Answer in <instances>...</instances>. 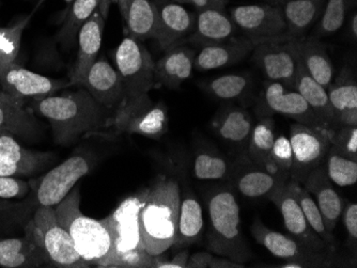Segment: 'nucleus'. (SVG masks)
<instances>
[{
	"label": "nucleus",
	"instance_id": "obj_1",
	"mask_svg": "<svg viewBox=\"0 0 357 268\" xmlns=\"http://www.w3.org/2000/svg\"><path fill=\"white\" fill-rule=\"evenodd\" d=\"M29 109L45 118L58 145L76 143L82 137L101 135L109 129L114 113L102 106L85 89L32 99Z\"/></svg>",
	"mask_w": 357,
	"mask_h": 268
},
{
	"label": "nucleus",
	"instance_id": "obj_2",
	"mask_svg": "<svg viewBox=\"0 0 357 268\" xmlns=\"http://www.w3.org/2000/svg\"><path fill=\"white\" fill-rule=\"evenodd\" d=\"M180 186L176 180L160 175L148 188L139 213L142 248L150 255H162L174 247L181 205Z\"/></svg>",
	"mask_w": 357,
	"mask_h": 268
},
{
	"label": "nucleus",
	"instance_id": "obj_3",
	"mask_svg": "<svg viewBox=\"0 0 357 268\" xmlns=\"http://www.w3.org/2000/svg\"><path fill=\"white\" fill-rule=\"evenodd\" d=\"M208 249L220 257L245 264L252 258L242 233L241 207L229 188L212 191L208 199Z\"/></svg>",
	"mask_w": 357,
	"mask_h": 268
},
{
	"label": "nucleus",
	"instance_id": "obj_4",
	"mask_svg": "<svg viewBox=\"0 0 357 268\" xmlns=\"http://www.w3.org/2000/svg\"><path fill=\"white\" fill-rule=\"evenodd\" d=\"M58 223L69 232L76 251L88 265L102 267L112 250V237L103 220L87 217L80 211L79 188L74 187L56 205Z\"/></svg>",
	"mask_w": 357,
	"mask_h": 268
},
{
	"label": "nucleus",
	"instance_id": "obj_5",
	"mask_svg": "<svg viewBox=\"0 0 357 268\" xmlns=\"http://www.w3.org/2000/svg\"><path fill=\"white\" fill-rule=\"evenodd\" d=\"M26 233L33 237L47 260L48 266L63 268L89 267L78 252L69 232L58 223L55 207L36 209L26 226Z\"/></svg>",
	"mask_w": 357,
	"mask_h": 268
},
{
	"label": "nucleus",
	"instance_id": "obj_6",
	"mask_svg": "<svg viewBox=\"0 0 357 268\" xmlns=\"http://www.w3.org/2000/svg\"><path fill=\"white\" fill-rule=\"evenodd\" d=\"M114 57L123 84V101L137 99L156 88L155 63L142 42L128 36L114 52Z\"/></svg>",
	"mask_w": 357,
	"mask_h": 268
},
{
	"label": "nucleus",
	"instance_id": "obj_7",
	"mask_svg": "<svg viewBox=\"0 0 357 268\" xmlns=\"http://www.w3.org/2000/svg\"><path fill=\"white\" fill-rule=\"evenodd\" d=\"M109 129L117 135L126 133L160 139L168 131L167 108L160 102L154 103L149 94L123 101L112 115Z\"/></svg>",
	"mask_w": 357,
	"mask_h": 268
},
{
	"label": "nucleus",
	"instance_id": "obj_8",
	"mask_svg": "<svg viewBox=\"0 0 357 268\" xmlns=\"http://www.w3.org/2000/svg\"><path fill=\"white\" fill-rule=\"evenodd\" d=\"M252 61L268 81L294 89L298 63L294 37L284 35L264 40L252 51Z\"/></svg>",
	"mask_w": 357,
	"mask_h": 268
},
{
	"label": "nucleus",
	"instance_id": "obj_9",
	"mask_svg": "<svg viewBox=\"0 0 357 268\" xmlns=\"http://www.w3.org/2000/svg\"><path fill=\"white\" fill-rule=\"evenodd\" d=\"M326 129L298 122L291 125L289 140L294 153L291 180L303 184L312 170L324 163L331 147Z\"/></svg>",
	"mask_w": 357,
	"mask_h": 268
},
{
	"label": "nucleus",
	"instance_id": "obj_10",
	"mask_svg": "<svg viewBox=\"0 0 357 268\" xmlns=\"http://www.w3.org/2000/svg\"><path fill=\"white\" fill-rule=\"evenodd\" d=\"M92 161L84 154H75L47 172L36 187L38 207H56L67 197L77 182L91 170Z\"/></svg>",
	"mask_w": 357,
	"mask_h": 268
},
{
	"label": "nucleus",
	"instance_id": "obj_11",
	"mask_svg": "<svg viewBox=\"0 0 357 268\" xmlns=\"http://www.w3.org/2000/svg\"><path fill=\"white\" fill-rule=\"evenodd\" d=\"M255 241L264 246L274 257L286 262H298L304 267H320L328 265L332 252H318L308 249L302 244L280 232L268 229L261 220L256 219L252 226Z\"/></svg>",
	"mask_w": 357,
	"mask_h": 268
},
{
	"label": "nucleus",
	"instance_id": "obj_12",
	"mask_svg": "<svg viewBox=\"0 0 357 268\" xmlns=\"http://www.w3.org/2000/svg\"><path fill=\"white\" fill-rule=\"evenodd\" d=\"M0 85L3 90L16 99H39L53 95L72 86L71 81L40 75L17 65L16 62L0 65Z\"/></svg>",
	"mask_w": 357,
	"mask_h": 268
},
{
	"label": "nucleus",
	"instance_id": "obj_13",
	"mask_svg": "<svg viewBox=\"0 0 357 268\" xmlns=\"http://www.w3.org/2000/svg\"><path fill=\"white\" fill-rule=\"evenodd\" d=\"M260 110L266 111L264 116H268V113H280L296 120L298 123L312 127L328 129L296 90L291 89L280 83L266 81L264 84L260 99Z\"/></svg>",
	"mask_w": 357,
	"mask_h": 268
},
{
	"label": "nucleus",
	"instance_id": "obj_14",
	"mask_svg": "<svg viewBox=\"0 0 357 268\" xmlns=\"http://www.w3.org/2000/svg\"><path fill=\"white\" fill-rule=\"evenodd\" d=\"M147 191L148 188L137 195L126 198L115 211L102 219L112 234L114 244L112 251L142 248L139 231V213L146 199Z\"/></svg>",
	"mask_w": 357,
	"mask_h": 268
},
{
	"label": "nucleus",
	"instance_id": "obj_15",
	"mask_svg": "<svg viewBox=\"0 0 357 268\" xmlns=\"http://www.w3.org/2000/svg\"><path fill=\"white\" fill-rule=\"evenodd\" d=\"M236 28L246 37L270 39L286 35L287 25L282 6L248 5L234 8L230 14Z\"/></svg>",
	"mask_w": 357,
	"mask_h": 268
},
{
	"label": "nucleus",
	"instance_id": "obj_16",
	"mask_svg": "<svg viewBox=\"0 0 357 268\" xmlns=\"http://www.w3.org/2000/svg\"><path fill=\"white\" fill-rule=\"evenodd\" d=\"M288 182V181H287ZM286 183L280 186L268 199L278 207L289 235L308 249L318 252H333L326 242L310 228L300 204Z\"/></svg>",
	"mask_w": 357,
	"mask_h": 268
},
{
	"label": "nucleus",
	"instance_id": "obj_17",
	"mask_svg": "<svg viewBox=\"0 0 357 268\" xmlns=\"http://www.w3.org/2000/svg\"><path fill=\"white\" fill-rule=\"evenodd\" d=\"M232 183L236 191L246 198H270L288 180L275 175L266 168L257 165L248 156L232 164Z\"/></svg>",
	"mask_w": 357,
	"mask_h": 268
},
{
	"label": "nucleus",
	"instance_id": "obj_18",
	"mask_svg": "<svg viewBox=\"0 0 357 268\" xmlns=\"http://www.w3.org/2000/svg\"><path fill=\"white\" fill-rule=\"evenodd\" d=\"M105 19L98 8L80 28L77 35V57L70 75L72 86L83 87L88 71L98 59L103 41Z\"/></svg>",
	"mask_w": 357,
	"mask_h": 268
},
{
	"label": "nucleus",
	"instance_id": "obj_19",
	"mask_svg": "<svg viewBox=\"0 0 357 268\" xmlns=\"http://www.w3.org/2000/svg\"><path fill=\"white\" fill-rule=\"evenodd\" d=\"M83 87L98 103L112 113H115L123 102L124 89L121 77L103 56L96 59L90 68Z\"/></svg>",
	"mask_w": 357,
	"mask_h": 268
},
{
	"label": "nucleus",
	"instance_id": "obj_20",
	"mask_svg": "<svg viewBox=\"0 0 357 268\" xmlns=\"http://www.w3.org/2000/svg\"><path fill=\"white\" fill-rule=\"evenodd\" d=\"M266 39L244 37L231 38L222 43L202 47L195 57L194 68L199 71H210L229 67L245 59L256 46Z\"/></svg>",
	"mask_w": 357,
	"mask_h": 268
},
{
	"label": "nucleus",
	"instance_id": "obj_21",
	"mask_svg": "<svg viewBox=\"0 0 357 268\" xmlns=\"http://www.w3.org/2000/svg\"><path fill=\"white\" fill-rule=\"evenodd\" d=\"M158 7V30L155 40L164 52L181 45L192 33L195 19L180 3H164Z\"/></svg>",
	"mask_w": 357,
	"mask_h": 268
},
{
	"label": "nucleus",
	"instance_id": "obj_22",
	"mask_svg": "<svg viewBox=\"0 0 357 268\" xmlns=\"http://www.w3.org/2000/svg\"><path fill=\"white\" fill-rule=\"evenodd\" d=\"M302 185L310 191V195L314 196L324 223L328 231L333 233L339 218L342 215L344 202L328 179L324 164L312 170Z\"/></svg>",
	"mask_w": 357,
	"mask_h": 268
},
{
	"label": "nucleus",
	"instance_id": "obj_23",
	"mask_svg": "<svg viewBox=\"0 0 357 268\" xmlns=\"http://www.w3.org/2000/svg\"><path fill=\"white\" fill-rule=\"evenodd\" d=\"M236 31V24L225 9L199 10L195 19L194 29L185 42L202 49L231 39Z\"/></svg>",
	"mask_w": 357,
	"mask_h": 268
},
{
	"label": "nucleus",
	"instance_id": "obj_24",
	"mask_svg": "<svg viewBox=\"0 0 357 268\" xmlns=\"http://www.w3.org/2000/svg\"><path fill=\"white\" fill-rule=\"evenodd\" d=\"M119 6L128 37L138 41L155 39L158 7L151 0H112Z\"/></svg>",
	"mask_w": 357,
	"mask_h": 268
},
{
	"label": "nucleus",
	"instance_id": "obj_25",
	"mask_svg": "<svg viewBox=\"0 0 357 268\" xmlns=\"http://www.w3.org/2000/svg\"><path fill=\"white\" fill-rule=\"evenodd\" d=\"M195 57V51L186 46L178 45L166 52L155 63L156 86H164L168 89L180 87L192 75Z\"/></svg>",
	"mask_w": 357,
	"mask_h": 268
},
{
	"label": "nucleus",
	"instance_id": "obj_26",
	"mask_svg": "<svg viewBox=\"0 0 357 268\" xmlns=\"http://www.w3.org/2000/svg\"><path fill=\"white\" fill-rule=\"evenodd\" d=\"M294 43L305 69L314 81L328 89L334 78V65L326 45L316 36L294 38Z\"/></svg>",
	"mask_w": 357,
	"mask_h": 268
},
{
	"label": "nucleus",
	"instance_id": "obj_27",
	"mask_svg": "<svg viewBox=\"0 0 357 268\" xmlns=\"http://www.w3.org/2000/svg\"><path fill=\"white\" fill-rule=\"evenodd\" d=\"M212 125L220 139L238 148L248 145L254 127L250 113L234 105L220 108Z\"/></svg>",
	"mask_w": 357,
	"mask_h": 268
},
{
	"label": "nucleus",
	"instance_id": "obj_28",
	"mask_svg": "<svg viewBox=\"0 0 357 268\" xmlns=\"http://www.w3.org/2000/svg\"><path fill=\"white\" fill-rule=\"evenodd\" d=\"M0 266L33 268L48 266L40 246L30 234L17 239H0Z\"/></svg>",
	"mask_w": 357,
	"mask_h": 268
},
{
	"label": "nucleus",
	"instance_id": "obj_29",
	"mask_svg": "<svg viewBox=\"0 0 357 268\" xmlns=\"http://www.w3.org/2000/svg\"><path fill=\"white\" fill-rule=\"evenodd\" d=\"M112 0H73L69 6L63 24L57 33V40L64 49H72L77 41L82 26L89 19L99 8L103 17L107 19Z\"/></svg>",
	"mask_w": 357,
	"mask_h": 268
},
{
	"label": "nucleus",
	"instance_id": "obj_30",
	"mask_svg": "<svg viewBox=\"0 0 357 268\" xmlns=\"http://www.w3.org/2000/svg\"><path fill=\"white\" fill-rule=\"evenodd\" d=\"M294 89L304 97L305 101L314 110V113L318 116L323 123L328 127L335 125L336 113L331 105L328 91L318 81H314L310 74L307 72L300 57H298V69L294 78Z\"/></svg>",
	"mask_w": 357,
	"mask_h": 268
},
{
	"label": "nucleus",
	"instance_id": "obj_31",
	"mask_svg": "<svg viewBox=\"0 0 357 268\" xmlns=\"http://www.w3.org/2000/svg\"><path fill=\"white\" fill-rule=\"evenodd\" d=\"M14 137L9 132L0 131V159L5 163L17 166L31 175L46 167L53 159L51 152L30 151L22 147Z\"/></svg>",
	"mask_w": 357,
	"mask_h": 268
},
{
	"label": "nucleus",
	"instance_id": "obj_32",
	"mask_svg": "<svg viewBox=\"0 0 357 268\" xmlns=\"http://www.w3.org/2000/svg\"><path fill=\"white\" fill-rule=\"evenodd\" d=\"M328 0H289L282 6L286 21V35L302 37L317 23Z\"/></svg>",
	"mask_w": 357,
	"mask_h": 268
},
{
	"label": "nucleus",
	"instance_id": "obj_33",
	"mask_svg": "<svg viewBox=\"0 0 357 268\" xmlns=\"http://www.w3.org/2000/svg\"><path fill=\"white\" fill-rule=\"evenodd\" d=\"M25 102L0 103V131L13 136L35 140L40 134V124L35 113L25 107Z\"/></svg>",
	"mask_w": 357,
	"mask_h": 268
},
{
	"label": "nucleus",
	"instance_id": "obj_34",
	"mask_svg": "<svg viewBox=\"0 0 357 268\" xmlns=\"http://www.w3.org/2000/svg\"><path fill=\"white\" fill-rule=\"evenodd\" d=\"M204 223V213L198 200L190 196L181 199L174 247H186L198 242Z\"/></svg>",
	"mask_w": 357,
	"mask_h": 268
},
{
	"label": "nucleus",
	"instance_id": "obj_35",
	"mask_svg": "<svg viewBox=\"0 0 357 268\" xmlns=\"http://www.w3.org/2000/svg\"><path fill=\"white\" fill-rule=\"evenodd\" d=\"M275 134L274 120L271 116H262L258 123L252 127L248 143V156L250 161L261 167L268 168V159L274 145Z\"/></svg>",
	"mask_w": 357,
	"mask_h": 268
},
{
	"label": "nucleus",
	"instance_id": "obj_36",
	"mask_svg": "<svg viewBox=\"0 0 357 268\" xmlns=\"http://www.w3.org/2000/svg\"><path fill=\"white\" fill-rule=\"evenodd\" d=\"M287 185L290 188L291 193L294 194L296 201L300 204L301 209H302L307 221L310 223V228L320 236L323 241L326 242V245L331 249L334 250V235L326 228L322 215H321L320 210H319L318 205H317L316 201L310 195V191H307L302 184L298 183L294 180L289 179Z\"/></svg>",
	"mask_w": 357,
	"mask_h": 268
},
{
	"label": "nucleus",
	"instance_id": "obj_37",
	"mask_svg": "<svg viewBox=\"0 0 357 268\" xmlns=\"http://www.w3.org/2000/svg\"><path fill=\"white\" fill-rule=\"evenodd\" d=\"M328 100L334 108L335 113L344 110L357 109V85L352 71L344 68L334 83H331L328 89Z\"/></svg>",
	"mask_w": 357,
	"mask_h": 268
},
{
	"label": "nucleus",
	"instance_id": "obj_38",
	"mask_svg": "<svg viewBox=\"0 0 357 268\" xmlns=\"http://www.w3.org/2000/svg\"><path fill=\"white\" fill-rule=\"evenodd\" d=\"M232 164L222 154L204 151L198 154L194 161L192 172L195 178L202 181L225 180L231 175Z\"/></svg>",
	"mask_w": 357,
	"mask_h": 268
},
{
	"label": "nucleus",
	"instance_id": "obj_39",
	"mask_svg": "<svg viewBox=\"0 0 357 268\" xmlns=\"http://www.w3.org/2000/svg\"><path fill=\"white\" fill-rule=\"evenodd\" d=\"M206 89L218 99L234 101L248 97L252 89V81L242 74H228L210 81Z\"/></svg>",
	"mask_w": 357,
	"mask_h": 268
},
{
	"label": "nucleus",
	"instance_id": "obj_40",
	"mask_svg": "<svg viewBox=\"0 0 357 268\" xmlns=\"http://www.w3.org/2000/svg\"><path fill=\"white\" fill-rule=\"evenodd\" d=\"M326 175L332 183L347 187L354 185L357 182V161L346 157L338 153L336 150L330 147L326 154Z\"/></svg>",
	"mask_w": 357,
	"mask_h": 268
},
{
	"label": "nucleus",
	"instance_id": "obj_41",
	"mask_svg": "<svg viewBox=\"0 0 357 268\" xmlns=\"http://www.w3.org/2000/svg\"><path fill=\"white\" fill-rule=\"evenodd\" d=\"M351 1L355 0H328L317 27L316 37H328L334 35L344 25L347 13L351 8Z\"/></svg>",
	"mask_w": 357,
	"mask_h": 268
},
{
	"label": "nucleus",
	"instance_id": "obj_42",
	"mask_svg": "<svg viewBox=\"0 0 357 268\" xmlns=\"http://www.w3.org/2000/svg\"><path fill=\"white\" fill-rule=\"evenodd\" d=\"M30 17L31 15L10 27H0V65L16 62L21 49L22 36Z\"/></svg>",
	"mask_w": 357,
	"mask_h": 268
},
{
	"label": "nucleus",
	"instance_id": "obj_43",
	"mask_svg": "<svg viewBox=\"0 0 357 268\" xmlns=\"http://www.w3.org/2000/svg\"><path fill=\"white\" fill-rule=\"evenodd\" d=\"M292 165H294V153H292L290 140L286 136H278L271 152L268 170L275 175L289 180Z\"/></svg>",
	"mask_w": 357,
	"mask_h": 268
},
{
	"label": "nucleus",
	"instance_id": "obj_44",
	"mask_svg": "<svg viewBox=\"0 0 357 268\" xmlns=\"http://www.w3.org/2000/svg\"><path fill=\"white\" fill-rule=\"evenodd\" d=\"M326 129L331 147L357 161V126L334 125Z\"/></svg>",
	"mask_w": 357,
	"mask_h": 268
},
{
	"label": "nucleus",
	"instance_id": "obj_45",
	"mask_svg": "<svg viewBox=\"0 0 357 268\" xmlns=\"http://www.w3.org/2000/svg\"><path fill=\"white\" fill-rule=\"evenodd\" d=\"M154 258L155 255H150L142 248L112 251L102 267H153Z\"/></svg>",
	"mask_w": 357,
	"mask_h": 268
},
{
	"label": "nucleus",
	"instance_id": "obj_46",
	"mask_svg": "<svg viewBox=\"0 0 357 268\" xmlns=\"http://www.w3.org/2000/svg\"><path fill=\"white\" fill-rule=\"evenodd\" d=\"M31 191V183L17 177L0 175V198L1 199H22Z\"/></svg>",
	"mask_w": 357,
	"mask_h": 268
},
{
	"label": "nucleus",
	"instance_id": "obj_47",
	"mask_svg": "<svg viewBox=\"0 0 357 268\" xmlns=\"http://www.w3.org/2000/svg\"><path fill=\"white\" fill-rule=\"evenodd\" d=\"M188 257H190V253H188V250H182V251L178 252L172 258V260L166 259L162 253V255H155V258H154L153 267L184 268L186 267V264H188Z\"/></svg>",
	"mask_w": 357,
	"mask_h": 268
},
{
	"label": "nucleus",
	"instance_id": "obj_48",
	"mask_svg": "<svg viewBox=\"0 0 357 268\" xmlns=\"http://www.w3.org/2000/svg\"><path fill=\"white\" fill-rule=\"evenodd\" d=\"M344 213V223L348 233L349 241L356 244L357 241V205L356 203H350L346 207Z\"/></svg>",
	"mask_w": 357,
	"mask_h": 268
},
{
	"label": "nucleus",
	"instance_id": "obj_49",
	"mask_svg": "<svg viewBox=\"0 0 357 268\" xmlns=\"http://www.w3.org/2000/svg\"><path fill=\"white\" fill-rule=\"evenodd\" d=\"M176 3H190L197 11L204 9H225L229 0H174Z\"/></svg>",
	"mask_w": 357,
	"mask_h": 268
},
{
	"label": "nucleus",
	"instance_id": "obj_50",
	"mask_svg": "<svg viewBox=\"0 0 357 268\" xmlns=\"http://www.w3.org/2000/svg\"><path fill=\"white\" fill-rule=\"evenodd\" d=\"M214 255L210 252H197L190 255L186 267L188 268H208L210 267L211 261Z\"/></svg>",
	"mask_w": 357,
	"mask_h": 268
},
{
	"label": "nucleus",
	"instance_id": "obj_51",
	"mask_svg": "<svg viewBox=\"0 0 357 268\" xmlns=\"http://www.w3.org/2000/svg\"><path fill=\"white\" fill-rule=\"evenodd\" d=\"M0 175L3 177H27L30 175L26 170L11 164L5 163L0 159Z\"/></svg>",
	"mask_w": 357,
	"mask_h": 268
},
{
	"label": "nucleus",
	"instance_id": "obj_52",
	"mask_svg": "<svg viewBox=\"0 0 357 268\" xmlns=\"http://www.w3.org/2000/svg\"><path fill=\"white\" fill-rule=\"evenodd\" d=\"M245 267V264L238 263V262L232 261L228 258L213 257L211 261L210 268H243Z\"/></svg>",
	"mask_w": 357,
	"mask_h": 268
},
{
	"label": "nucleus",
	"instance_id": "obj_53",
	"mask_svg": "<svg viewBox=\"0 0 357 268\" xmlns=\"http://www.w3.org/2000/svg\"><path fill=\"white\" fill-rule=\"evenodd\" d=\"M349 30H350L351 36L353 39L357 38V13L356 11L353 12L352 17H350V23H349Z\"/></svg>",
	"mask_w": 357,
	"mask_h": 268
},
{
	"label": "nucleus",
	"instance_id": "obj_54",
	"mask_svg": "<svg viewBox=\"0 0 357 268\" xmlns=\"http://www.w3.org/2000/svg\"><path fill=\"white\" fill-rule=\"evenodd\" d=\"M14 102L25 101H23V100L16 99V97H12L9 93L3 91V90H0V103H14Z\"/></svg>",
	"mask_w": 357,
	"mask_h": 268
},
{
	"label": "nucleus",
	"instance_id": "obj_55",
	"mask_svg": "<svg viewBox=\"0 0 357 268\" xmlns=\"http://www.w3.org/2000/svg\"><path fill=\"white\" fill-rule=\"evenodd\" d=\"M282 268H304V266L301 263H298V262H286V263L282 264L280 265Z\"/></svg>",
	"mask_w": 357,
	"mask_h": 268
},
{
	"label": "nucleus",
	"instance_id": "obj_56",
	"mask_svg": "<svg viewBox=\"0 0 357 268\" xmlns=\"http://www.w3.org/2000/svg\"><path fill=\"white\" fill-rule=\"evenodd\" d=\"M266 3H270V5L273 6H282L289 1V0H264Z\"/></svg>",
	"mask_w": 357,
	"mask_h": 268
},
{
	"label": "nucleus",
	"instance_id": "obj_57",
	"mask_svg": "<svg viewBox=\"0 0 357 268\" xmlns=\"http://www.w3.org/2000/svg\"><path fill=\"white\" fill-rule=\"evenodd\" d=\"M72 1H73V0H64V3H67L68 7L71 5Z\"/></svg>",
	"mask_w": 357,
	"mask_h": 268
},
{
	"label": "nucleus",
	"instance_id": "obj_58",
	"mask_svg": "<svg viewBox=\"0 0 357 268\" xmlns=\"http://www.w3.org/2000/svg\"><path fill=\"white\" fill-rule=\"evenodd\" d=\"M44 1H45V0H39V1H38V5L37 7H36V9H37L38 7H40V6H41L42 3H44Z\"/></svg>",
	"mask_w": 357,
	"mask_h": 268
},
{
	"label": "nucleus",
	"instance_id": "obj_59",
	"mask_svg": "<svg viewBox=\"0 0 357 268\" xmlns=\"http://www.w3.org/2000/svg\"><path fill=\"white\" fill-rule=\"evenodd\" d=\"M170 1H172V3H174V0H170Z\"/></svg>",
	"mask_w": 357,
	"mask_h": 268
},
{
	"label": "nucleus",
	"instance_id": "obj_60",
	"mask_svg": "<svg viewBox=\"0 0 357 268\" xmlns=\"http://www.w3.org/2000/svg\"></svg>",
	"mask_w": 357,
	"mask_h": 268
}]
</instances>
